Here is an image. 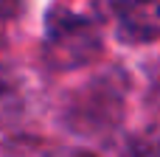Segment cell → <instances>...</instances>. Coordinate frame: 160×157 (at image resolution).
Listing matches in <instances>:
<instances>
[{
	"label": "cell",
	"mask_w": 160,
	"mask_h": 157,
	"mask_svg": "<svg viewBox=\"0 0 160 157\" xmlns=\"http://www.w3.org/2000/svg\"><path fill=\"white\" fill-rule=\"evenodd\" d=\"M20 11V0H0V20H8Z\"/></svg>",
	"instance_id": "cell-3"
},
{
	"label": "cell",
	"mask_w": 160,
	"mask_h": 157,
	"mask_svg": "<svg viewBox=\"0 0 160 157\" xmlns=\"http://www.w3.org/2000/svg\"><path fill=\"white\" fill-rule=\"evenodd\" d=\"M98 25L93 17L79 14L68 8V3L53 6L48 14V39H45V56L56 70L87 65L98 53Z\"/></svg>",
	"instance_id": "cell-1"
},
{
	"label": "cell",
	"mask_w": 160,
	"mask_h": 157,
	"mask_svg": "<svg viewBox=\"0 0 160 157\" xmlns=\"http://www.w3.org/2000/svg\"><path fill=\"white\" fill-rule=\"evenodd\" d=\"M79 157H90V155H79Z\"/></svg>",
	"instance_id": "cell-4"
},
{
	"label": "cell",
	"mask_w": 160,
	"mask_h": 157,
	"mask_svg": "<svg viewBox=\"0 0 160 157\" xmlns=\"http://www.w3.org/2000/svg\"><path fill=\"white\" fill-rule=\"evenodd\" d=\"M118 20L127 37L132 39H158L160 37V0H121Z\"/></svg>",
	"instance_id": "cell-2"
}]
</instances>
